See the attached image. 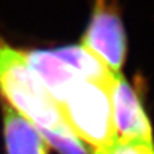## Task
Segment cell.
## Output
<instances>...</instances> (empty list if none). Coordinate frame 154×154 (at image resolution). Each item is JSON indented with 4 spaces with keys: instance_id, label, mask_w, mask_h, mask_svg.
I'll return each instance as SVG.
<instances>
[{
    "instance_id": "6da1fadb",
    "label": "cell",
    "mask_w": 154,
    "mask_h": 154,
    "mask_svg": "<svg viewBox=\"0 0 154 154\" xmlns=\"http://www.w3.org/2000/svg\"><path fill=\"white\" fill-rule=\"evenodd\" d=\"M0 94L38 130L68 132L60 109L27 64L26 54L0 36Z\"/></svg>"
},
{
    "instance_id": "7a4b0ae2",
    "label": "cell",
    "mask_w": 154,
    "mask_h": 154,
    "mask_svg": "<svg viewBox=\"0 0 154 154\" xmlns=\"http://www.w3.org/2000/svg\"><path fill=\"white\" fill-rule=\"evenodd\" d=\"M109 89L82 80L59 105L71 131L96 150H108L116 143Z\"/></svg>"
},
{
    "instance_id": "3957f363",
    "label": "cell",
    "mask_w": 154,
    "mask_h": 154,
    "mask_svg": "<svg viewBox=\"0 0 154 154\" xmlns=\"http://www.w3.org/2000/svg\"><path fill=\"white\" fill-rule=\"evenodd\" d=\"M81 45L94 53L112 73L119 75L126 60L127 35L116 0H94Z\"/></svg>"
},
{
    "instance_id": "277c9868",
    "label": "cell",
    "mask_w": 154,
    "mask_h": 154,
    "mask_svg": "<svg viewBox=\"0 0 154 154\" xmlns=\"http://www.w3.org/2000/svg\"><path fill=\"white\" fill-rule=\"evenodd\" d=\"M116 132L121 140L153 143L152 126L143 109L137 93L126 79L116 75L109 89Z\"/></svg>"
},
{
    "instance_id": "5b68a950",
    "label": "cell",
    "mask_w": 154,
    "mask_h": 154,
    "mask_svg": "<svg viewBox=\"0 0 154 154\" xmlns=\"http://www.w3.org/2000/svg\"><path fill=\"white\" fill-rule=\"evenodd\" d=\"M25 54L31 71L51 95L58 107L64 102L75 86L84 80L53 50H30Z\"/></svg>"
},
{
    "instance_id": "8992f818",
    "label": "cell",
    "mask_w": 154,
    "mask_h": 154,
    "mask_svg": "<svg viewBox=\"0 0 154 154\" xmlns=\"http://www.w3.org/2000/svg\"><path fill=\"white\" fill-rule=\"evenodd\" d=\"M4 139L7 154H48L35 126L12 108L4 109Z\"/></svg>"
},
{
    "instance_id": "52a82bcc",
    "label": "cell",
    "mask_w": 154,
    "mask_h": 154,
    "mask_svg": "<svg viewBox=\"0 0 154 154\" xmlns=\"http://www.w3.org/2000/svg\"><path fill=\"white\" fill-rule=\"evenodd\" d=\"M53 51L85 81L110 88L116 75L84 45H66L57 48Z\"/></svg>"
},
{
    "instance_id": "ba28073f",
    "label": "cell",
    "mask_w": 154,
    "mask_h": 154,
    "mask_svg": "<svg viewBox=\"0 0 154 154\" xmlns=\"http://www.w3.org/2000/svg\"><path fill=\"white\" fill-rule=\"evenodd\" d=\"M38 131L60 154H90L72 131L54 132L48 130H38Z\"/></svg>"
},
{
    "instance_id": "9c48e42d",
    "label": "cell",
    "mask_w": 154,
    "mask_h": 154,
    "mask_svg": "<svg viewBox=\"0 0 154 154\" xmlns=\"http://www.w3.org/2000/svg\"><path fill=\"white\" fill-rule=\"evenodd\" d=\"M105 152L107 154H154V146L148 141L119 140Z\"/></svg>"
},
{
    "instance_id": "30bf717a",
    "label": "cell",
    "mask_w": 154,
    "mask_h": 154,
    "mask_svg": "<svg viewBox=\"0 0 154 154\" xmlns=\"http://www.w3.org/2000/svg\"><path fill=\"white\" fill-rule=\"evenodd\" d=\"M95 154H107V152H105V150H96Z\"/></svg>"
}]
</instances>
